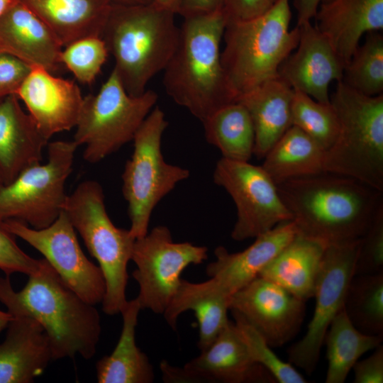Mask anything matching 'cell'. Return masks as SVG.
I'll return each instance as SVG.
<instances>
[{"instance_id":"3957f363","label":"cell","mask_w":383,"mask_h":383,"mask_svg":"<svg viewBox=\"0 0 383 383\" xmlns=\"http://www.w3.org/2000/svg\"><path fill=\"white\" fill-rule=\"evenodd\" d=\"M226 24L222 8L184 17L177 45L163 70L167 95L201 122L236 101L221 60Z\"/></svg>"},{"instance_id":"7dc6e473","label":"cell","mask_w":383,"mask_h":383,"mask_svg":"<svg viewBox=\"0 0 383 383\" xmlns=\"http://www.w3.org/2000/svg\"><path fill=\"white\" fill-rule=\"evenodd\" d=\"M20 0H0V17Z\"/></svg>"},{"instance_id":"5bb4252c","label":"cell","mask_w":383,"mask_h":383,"mask_svg":"<svg viewBox=\"0 0 383 383\" xmlns=\"http://www.w3.org/2000/svg\"><path fill=\"white\" fill-rule=\"evenodd\" d=\"M4 225L39 251L63 282L84 301L93 305L102 302L106 292L102 272L83 252L64 211L52 224L41 229L13 219L4 220Z\"/></svg>"},{"instance_id":"f1b7e54d","label":"cell","mask_w":383,"mask_h":383,"mask_svg":"<svg viewBox=\"0 0 383 383\" xmlns=\"http://www.w3.org/2000/svg\"><path fill=\"white\" fill-rule=\"evenodd\" d=\"M324 154L311 138L292 126L267 152L261 166L278 184L324 172Z\"/></svg>"},{"instance_id":"4fadbf2b","label":"cell","mask_w":383,"mask_h":383,"mask_svg":"<svg viewBox=\"0 0 383 383\" xmlns=\"http://www.w3.org/2000/svg\"><path fill=\"white\" fill-rule=\"evenodd\" d=\"M360 238L328 245L315 294V309L304 336L288 350V360L310 375L315 370L331 321L344 306L355 275Z\"/></svg>"},{"instance_id":"30bf717a","label":"cell","mask_w":383,"mask_h":383,"mask_svg":"<svg viewBox=\"0 0 383 383\" xmlns=\"http://www.w3.org/2000/svg\"><path fill=\"white\" fill-rule=\"evenodd\" d=\"M48 160L23 170L0 189V219L20 221L41 229L64 210L68 194L65 183L72 171L78 148L73 140L48 143Z\"/></svg>"},{"instance_id":"8fae6325","label":"cell","mask_w":383,"mask_h":383,"mask_svg":"<svg viewBox=\"0 0 383 383\" xmlns=\"http://www.w3.org/2000/svg\"><path fill=\"white\" fill-rule=\"evenodd\" d=\"M208 249L189 242L175 243L165 226L154 227L136 238L131 260L137 268L132 275L139 286L138 299L141 309L163 314L190 265H199L207 257Z\"/></svg>"},{"instance_id":"e575fe53","label":"cell","mask_w":383,"mask_h":383,"mask_svg":"<svg viewBox=\"0 0 383 383\" xmlns=\"http://www.w3.org/2000/svg\"><path fill=\"white\" fill-rule=\"evenodd\" d=\"M109 52L101 37L79 38L64 47L60 55L63 65L84 84H91L101 72Z\"/></svg>"},{"instance_id":"f6af8a7d","label":"cell","mask_w":383,"mask_h":383,"mask_svg":"<svg viewBox=\"0 0 383 383\" xmlns=\"http://www.w3.org/2000/svg\"><path fill=\"white\" fill-rule=\"evenodd\" d=\"M112 4L121 5H141L148 4L152 2V0H110Z\"/></svg>"},{"instance_id":"bcb514c9","label":"cell","mask_w":383,"mask_h":383,"mask_svg":"<svg viewBox=\"0 0 383 383\" xmlns=\"http://www.w3.org/2000/svg\"><path fill=\"white\" fill-rule=\"evenodd\" d=\"M13 316L7 311H0V332L6 328Z\"/></svg>"},{"instance_id":"74e56055","label":"cell","mask_w":383,"mask_h":383,"mask_svg":"<svg viewBox=\"0 0 383 383\" xmlns=\"http://www.w3.org/2000/svg\"><path fill=\"white\" fill-rule=\"evenodd\" d=\"M14 237L0 219V270L7 276L14 272L30 275L40 268L42 259L36 260L24 252Z\"/></svg>"},{"instance_id":"836d02e7","label":"cell","mask_w":383,"mask_h":383,"mask_svg":"<svg viewBox=\"0 0 383 383\" xmlns=\"http://www.w3.org/2000/svg\"><path fill=\"white\" fill-rule=\"evenodd\" d=\"M292 123L328 150L339 133L336 113L331 104L316 101L309 95L294 90L292 101Z\"/></svg>"},{"instance_id":"484cf974","label":"cell","mask_w":383,"mask_h":383,"mask_svg":"<svg viewBox=\"0 0 383 383\" xmlns=\"http://www.w3.org/2000/svg\"><path fill=\"white\" fill-rule=\"evenodd\" d=\"M55 33L64 48L89 36L101 37L110 0H20Z\"/></svg>"},{"instance_id":"9a60e30c","label":"cell","mask_w":383,"mask_h":383,"mask_svg":"<svg viewBox=\"0 0 383 383\" xmlns=\"http://www.w3.org/2000/svg\"><path fill=\"white\" fill-rule=\"evenodd\" d=\"M166 382H275L252 357L235 323L230 320L214 341L183 367L160 365Z\"/></svg>"},{"instance_id":"8d00e7d4","label":"cell","mask_w":383,"mask_h":383,"mask_svg":"<svg viewBox=\"0 0 383 383\" xmlns=\"http://www.w3.org/2000/svg\"><path fill=\"white\" fill-rule=\"evenodd\" d=\"M383 272V206L360 238L355 275Z\"/></svg>"},{"instance_id":"60d3db41","label":"cell","mask_w":383,"mask_h":383,"mask_svg":"<svg viewBox=\"0 0 383 383\" xmlns=\"http://www.w3.org/2000/svg\"><path fill=\"white\" fill-rule=\"evenodd\" d=\"M355 383L383 382V345H379L368 357L357 361L352 368Z\"/></svg>"},{"instance_id":"b9f144b4","label":"cell","mask_w":383,"mask_h":383,"mask_svg":"<svg viewBox=\"0 0 383 383\" xmlns=\"http://www.w3.org/2000/svg\"><path fill=\"white\" fill-rule=\"evenodd\" d=\"M224 0H182L178 14L183 17L206 13L222 8Z\"/></svg>"},{"instance_id":"9c48e42d","label":"cell","mask_w":383,"mask_h":383,"mask_svg":"<svg viewBox=\"0 0 383 383\" xmlns=\"http://www.w3.org/2000/svg\"><path fill=\"white\" fill-rule=\"evenodd\" d=\"M157 99L151 89L129 94L112 70L96 94L84 97L72 140L84 146L83 158L96 163L133 140Z\"/></svg>"},{"instance_id":"7c38bea8","label":"cell","mask_w":383,"mask_h":383,"mask_svg":"<svg viewBox=\"0 0 383 383\" xmlns=\"http://www.w3.org/2000/svg\"><path fill=\"white\" fill-rule=\"evenodd\" d=\"M213 179L235 205L236 221L231 231L234 240L255 238L281 223L292 221L277 184L262 166L221 157Z\"/></svg>"},{"instance_id":"4dcf8cb0","label":"cell","mask_w":383,"mask_h":383,"mask_svg":"<svg viewBox=\"0 0 383 383\" xmlns=\"http://www.w3.org/2000/svg\"><path fill=\"white\" fill-rule=\"evenodd\" d=\"M383 336L367 335L355 328L344 308L335 316L326 332L328 369L326 383H343L358 359L381 345Z\"/></svg>"},{"instance_id":"d6986e66","label":"cell","mask_w":383,"mask_h":383,"mask_svg":"<svg viewBox=\"0 0 383 383\" xmlns=\"http://www.w3.org/2000/svg\"><path fill=\"white\" fill-rule=\"evenodd\" d=\"M62 48L52 30L21 1L0 17V52L30 67H40L53 73L61 65Z\"/></svg>"},{"instance_id":"ab89813d","label":"cell","mask_w":383,"mask_h":383,"mask_svg":"<svg viewBox=\"0 0 383 383\" xmlns=\"http://www.w3.org/2000/svg\"><path fill=\"white\" fill-rule=\"evenodd\" d=\"M278 0H224L222 9L227 21H246L271 9Z\"/></svg>"},{"instance_id":"7402d4cb","label":"cell","mask_w":383,"mask_h":383,"mask_svg":"<svg viewBox=\"0 0 383 383\" xmlns=\"http://www.w3.org/2000/svg\"><path fill=\"white\" fill-rule=\"evenodd\" d=\"M19 101L16 94L0 100V174L4 185L40 163L49 143Z\"/></svg>"},{"instance_id":"e0dca14e","label":"cell","mask_w":383,"mask_h":383,"mask_svg":"<svg viewBox=\"0 0 383 383\" xmlns=\"http://www.w3.org/2000/svg\"><path fill=\"white\" fill-rule=\"evenodd\" d=\"M296 26L298 45L279 66L278 76L294 90L317 101L329 103V86L333 81L342 80L345 64L311 21Z\"/></svg>"},{"instance_id":"d6a6232c","label":"cell","mask_w":383,"mask_h":383,"mask_svg":"<svg viewBox=\"0 0 383 383\" xmlns=\"http://www.w3.org/2000/svg\"><path fill=\"white\" fill-rule=\"evenodd\" d=\"M342 81L367 96L383 94V35L382 31L366 33L344 67Z\"/></svg>"},{"instance_id":"d4e9b609","label":"cell","mask_w":383,"mask_h":383,"mask_svg":"<svg viewBox=\"0 0 383 383\" xmlns=\"http://www.w3.org/2000/svg\"><path fill=\"white\" fill-rule=\"evenodd\" d=\"M230 298L212 278L199 283L182 279L162 315L167 324L176 331L179 316L184 311H193L199 325L197 345L201 352L214 341L228 323Z\"/></svg>"},{"instance_id":"6da1fadb","label":"cell","mask_w":383,"mask_h":383,"mask_svg":"<svg viewBox=\"0 0 383 383\" xmlns=\"http://www.w3.org/2000/svg\"><path fill=\"white\" fill-rule=\"evenodd\" d=\"M277 187L297 233L326 245L360 238L383 206V192L328 172Z\"/></svg>"},{"instance_id":"f35d334b","label":"cell","mask_w":383,"mask_h":383,"mask_svg":"<svg viewBox=\"0 0 383 383\" xmlns=\"http://www.w3.org/2000/svg\"><path fill=\"white\" fill-rule=\"evenodd\" d=\"M30 67L6 52H0V100L11 94H16Z\"/></svg>"},{"instance_id":"52a82bcc","label":"cell","mask_w":383,"mask_h":383,"mask_svg":"<svg viewBox=\"0 0 383 383\" xmlns=\"http://www.w3.org/2000/svg\"><path fill=\"white\" fill-rule=\"evenodd\" d=\"M63 211L99 263L106 284L104 313L121 312L127 303V266L135 238L129 229L116 227L109 218L101 186L94 180L81 182L67 195Z\"/></svg>"},{"instance_id":"ac0fdd59","label":"cell","mask_w":383,"mask_h":383,"mask_svg":"<svg viewBox=\"0 0 383 383\" xmlns=\"http://www.w3.org/2000/svg\"><path fill=\"white\" fill-rule=\"evenodd\" d=\"M16 95L48 140L75 128L84 101L74 81L56 77L40 67H30Z\"/></svg>"},{"instance_id":"f546056e","label":"cell","mask_w":383,"mask_h":383,"mask_svg":"<svg viewBox=\"0 0 383 383\" xmlns=\"http://www.w3.org/2000/svg\"><path fill=\"white\" fill-rule=\"evenodd\" d=\"M201 123L207 142L220 150L223 158L250 161L253 155L255 131L243 105L238 101L226 105Z\"/></svg>"},{"instance_id":"277c9868","label":"cell","mask_w":383,"mask_h":383,"mask_svg":"<svg viewBox=\"0 0 383 383\" xmlns=\"http://www.w3.org/2000/svg\"><path fill=\"white\" fill-rule=\"evenodd\" d=\"M175 15L152 3L112 4L101 38L114 58L113 70L129 94H143L169 62L179 35Z\"/></svg>"},{"instance_id":"7a4b0ae2","label":"cell","mask_w":383,"mask_h":383,"mask_svg":"<svg viewBox=\"0 0 383 383\" xmlns=\"http://www.w3.org/2000/svg\"><path fill=\"white\" fill-rule=\"evenodd\" d=\"M26 286L16 292L9 277H0V302L13 316L35 320L45 331L52 360L84 359L96 353L101 332L100 315L91 304L71 289L45 259L28 275Z\"/></svg>"},{"instance_id":"cb8c5ba5","label":"cell","mask_w":383,"mask_h":383,"mask_svg":"<svg viewBox=\"0 0 383 383\" xmlns=\"http://www.w3.org/2000/svg\"><path fill=\"white\" fill-rule=\"evenodd\" d=\"M294 89L279 76L240 94L236 101L247 109L255 131L253 155H265L292 126Z\"/></svg>"},{"instance_id":"ee69618b","label":"cell","mask_w":383,"mask_h":383,"mask_svg":"<svg viewBox=\"0 0 383 383\" xmlns=\"http://www.w3.org/2000/svg\"><path fill=\"white\" fill-rule=\"evenodd\" d=\"M182 0H152V4L157 8L172 11L178 14Z\"/></svg>"},{"instance_id":"5b68a950","label":"cell","mask_w":383,"mask_h":383,"mask_svg":"<svg viewBox=\"0 0 383 383\" xmlns=\"http://www.w3.org/2000/svg\"><path fill=\"white\" fill-rule=\"evenodd\" d=\"M289 0H278L268 11L246 21H227L221 60L237 98L278 77L282 62L295 50L299 28H289Z\"/></svg>"},{"instance_id":"44dd1931","label":"cell","mask_w":383,"mask_h":383,"mask_svg":"<svg viewBox=\"0 0 383 383\" xmlns=\"http://www.w3.org/2000/svg\"><path fill=\"white\" fill-rule=\"evenodd\" d=\"M313 18L345 65L364 34L383 30V0H328Z\"/></svg>"},{"instance_id":"7bdbcfd3","label":"cell","mask_w":383,"mask_h":383,"mask_svg":"<svg viewBox=\"0 0 383 383\" xmlns=\"http://www.w3.org/2000/svg\"><path fill=\"white\" fill-rule=\"evenodd\" d=\"M328 0H294V6L297 11V24L311 21L314 18L319 5Z\"/></svg>"},{"instance_id":"1f68e13d","label":"cell","mask_w":383,"mask_h":383,"mask_svg":"<svg viewBox=\"0 0 383 383\" xmlns=\"http://www.w3.org/2000/svg\"><path fill=\"white\" fill-rule=\"evenodd\" d=\"M343 308L360 331L367 335L383 336V272L354 275Z\"/></svg>"},{"instance_id":"4316f807","label":"cell","mask_w":383,"mask_h":383,"mask_svg":"<svg viewBox=\"0 0 383 383\" xmlns=\"http://www.w3.org/2000/svg\"><path fill=\"white\" fill-rule=\"evenodd\" d=\"M327 245L296 233L258 276L277 284L306 302L314 296Z\"/></svg>"},{"instance_id":"83f0119b","label":"cell","mask_w":383,"mask_h":383,"mask_svg":"<svg viewBox=\"0 0 383 383\" xmlns=\"http://www.w3.org/2000/svg\"><path fill=\"white\" fill-rule=\"evenodd\" d=\"M140 305L135 298L128 301L121 313L123 326L118 343L110 355L96 365L99 383H151L154 371L147 355L137 346L135 328Z\"/></svg>"},{"instance_id":"c3c4849f","label":"cell","mask_w":383,"mask_h":383,"mask_svg":"<svg viewBox=\"0 0 383 383\" xmlns=\"http://www.w3.org/2000/svg\"><path fill=\"white\" fill-rule=\"evenodd\" d=\"M3 185H4L3 181H2V179H1V174H0V189Z\"/></svg>"},{"instance_id":"ba28073f","label":"cell","mask_w":383,"mask_h":383,"mask_svg":"<svg viewBox=\"0 0 383 383\" xmlns=\"http://www.w3.org/2000/svg\"><path fill=\"white\" fill-rule=\"evenodd\" d=\"M168 126L164 111L155 106L136 132L132 155L122 174V192L128 204L129 228L136 238L148 232L152 213L189 171L167 162L161 144Z\"/></svg>"},{"instance_id":"8992f818","label":"cell","mask_w":383,"mask_h":383,"mask_svg":"<svg viewBox=\"0 0 383 383\" xmlns=\"http://www.w3.org/2000/svg\"><path fill=\"white\" fill-rule=\"evenodd\" d=\"M339 123L323 170L355 178L383 192V94H361L343 81L330 95Z\"/></svg>"},{"instance_id":"d590c367","label":"cell","mask_w":383,"mask_h":383,"mask_svg":"<svg viewBox=\"0 0 383 383\" xmlns=\"http://www.w3.org/2000/svg\"><path fill=\"white\" fill-rule=\"evenodd\" d=\"M235 324L252 359L266 369L279 383H306L307 380L289 362L281 360L261 334L240 314L231 311Z\"/></svg>"},{"instance_id":"2e32d148","label":"cell","mask_w":383,"mask_h":383,"mask_svg":"<svg viewBox=\"0 0 383 383\" xmlns=\"http://www.w3.org/2000/svg\"><path fill=\"white\" fill-rule=\"evenodd\" d=\"M305 303L282 287L258 276L231 296L229 310L240 314L272 348H277L299 331Z\"/></svg>"},{"instance_id":"603a6c76","label":"cell","mask_w":383,"mask_h":383,"mask_svg":"<svg viewBox=\"0 0 383 383\" xmlns=\"http://www.w3.org/2000/svg\"><path fill=\"white\" fill-rule=\"evenodd\" d=\"M0 343V383H30L52 360L49 339L33 318L13 317Z\"/></svg>"},{"instance_id":"ffe728a7","label":"cell","mask_w":383,"mask_h":383,"mask_svg":"<svg viewBox=\"0 0 383 383\" xmlns=\"http://www.w3.org/2000/svg\"><path fill=\"white\" fill-rule=\"evenodd\" d=\"M296 233L294 222L288 221L255 238L243 251L230 252L223 246H218L214 250L216 260L206 267V274L231 296L258 277Z\"/></svg>"}]
</instances>
